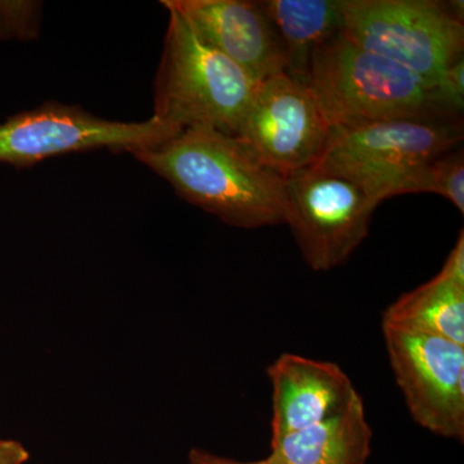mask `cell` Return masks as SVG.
I'll return each mask as SVG.
<instances>
[{
    "label": "cell",
    "mask_w": 464,
    "mask_h": 464,
    "mask_svg": "<svg viewBox=\"0 0 464 464\" xmlns=\"http://www.w3.org/2000/svg\"><path fill=\"white\" fill-rule=\"evenodd\" d=\"M371 424L356 396L340 413L299 431L271 440L267 464H366L372 453Z\"/></svg>",
    "instance_id": "cell-13"
},
{
    "label": "cell",
    "mask_w": 464,
    "mask_h": 464,
    "mask_svg": "<svg viewBox=\"0 0 464 464\" xmlns=\"http://www.w3.org/2000/svg\"><path fill=\"white\" fill-rule=\"evenodd\" d=\"M267 377L273 387L271 440L322 422L360 395L340 365L295 353L277 357Z\"/></svg>",
    "instance_id": "cell-11"
},
{
    "label": "cell",
    "mask_w": 464,
    "mask_h": 464,
    "mask_svg": "<svg viewBox=\"0 0 464 464\" xmlns=\"http://www.w3.org/2000/svg\"><path fill=\"white\" fill-rule=\"evenodd\" d=\"M462 139L459 119H393L332 128L313 167L356 182L380 206L396 195L414 194L427 164Z\"/></svg>",
    "instance_id": "cell-4"
},
{
    "label": "cell",
    "mask_w": 464,
    "mask_h": 464,
    "mask_svg": "<svg viewBox=\"0 0 464 464\" xmlns=\"http://www.w3.org/2000/svg\"><path fill=\"white\" fill-rule=\"evenodd\" d=\"M29 450L16 440L0 439V464H26Z\"/></svg>",
    "instance_id": "cell-18"
},
{
    "label": "cell",
    "mask_w": 464,
    "mask_h": 464,
    "mask_svg": "<svg viewBox=\"0 0 464 464\" xmlns=\"http://www.w3.org/2000/svg\"><path fill=\"white\" fill-rule=\"evenodd\" d=\"M188 460V464H267L264 459L255 460V462H241V460L217 456V454L198 448L191 449Z\"/></svg>",
    "instance_id": "cell-19"
},
{
    "label": "cell",
    "mask_w": 464,
    "mask_h": 464,
    "mask_svg": "<svg viewBox=\"0 0 464 464\" xmlns=\"http://www.w3.org/2000/svg\"><path fill=\"white\" fill-rule=\"evenodd\" d=\"M132 155L183 199L226 224L244 228L285 224L283 177L262 166L237 137L188 128Z\"/></svg>",
    "instance_id": "cell-1"
},
{
    "label": "cell",
    "mask_w": 464,
    "mask_h": 464,
    "mask_svg": "<svg viewBox=\"0 0 464 464\" xmlns=\"http://www.w3.org/2000/svg\"><path fill=\"white\" fill-rule=\"evenodd\" d=\"M382 324L438 335L464 346V235L440 273L384 310Z\"/></svg>",
    "instance_id": "cell-12"
},
{
    "label": "cell",
    "mask_w": 464,
    "mask_h": 464,
    "mask_svg": "<svg viewBox=\"0 0 464 464\" xmlns=\"http://www.w3.org/2000/svg\"><path fill=\"white\" fill-rule=\"evenodd\" d=\"M284 190L285 224L313 270L344 264L368 237L378 204L356 182L311 167L285 177Z\"/></svg>",
    "instance_id": "cell-7"
},
{
    "label": "cell",
    "mask_w": 464,
    "mask_h": 464,
    "mask_svg": "<svg viewBox=\"0 0 464 464\" xmlns=\"http://www.w3.org/2000/svg\"><path fill=\"white\" fill-rule=\"evenodd\" d=\"M161 5L169 23L155 81L152 118L177 132L212 128L237 136L257 82L201 41L176 9L164 0Z\"/></svg>",
    "instance_id": "cell-3"
},
{
    "label": "cell",
    "mask_w": 464,
    "mask_h": 464,
    "mask_svg": "<svg viewBox=\"0 0 464 464\" xmlns=\"http://www.w3.org/2000/svg\"><path fill=\"white\" fill-rule=\"evenodd\" d=\"M436 96L442 110L451 118H459L464 106V58L445 70L435 85Z\"/></svg>",
    "instance_id": "cell-17"
},
{
    "label": "cell",
    "mask_w": 464,
    "mask_h": 464,
    "mask_svg": "<svg viewBox=\"0 0 464 464\" xmlns=\"http://www.w3.org/2000/svg\"><path fill=\"white\" fill-rule=\"evenodd\" d=\"M331 132L307 85L280 72L256 85L235 137L262 166L285 179L316 164Z\"/></svg>",
    "instance_id": "cell-8"
},
{
    "label": "cell",
    "mask_w": 464,
    "mask_h": 464,
    "mask_svg": "<svg viewBox=\"0 0 464 464\" xmlns=\"http://www.w3.org/2000/svg\"><path fill=\"white\" fill-rule=\"evenodd\" d=\"M286 74L306 83L311 60L317 50L342 33V0H266Z\"/></svg>",
    "instance_id": "cell-14"
},
{
    "label": "cell",
    "mask_w": 464,
    "mask_h": 464,
    "mask_svg": "<svg viewBox=\"0 0 464 464\" xmlns=\"http://www.w3.org/2000/svg\"><path fill=\"white\" fill-rule=\"evenodd\" d=\"M41 3H0V36L32 41L41 29Z\"/></svg>",
    "instance_id": "cell-16"
},
{
    "label": "cell",
    "mask_w": 464,
    "mask_h": 464,
    "mask_svg": "<svg viewBox=\"0 0 464 464\" xmlns=\"http://www.w3.org/2000/svg\"><path fill=\"white\" fill-rule=\"evenodd\" d=\"M304 84L331 128L393 119H459L442 110L433 85L342 33L314 54Z\"/></svg>",
    "instance_id": "cell-2"
},
{
    "label": "cell",
    "mask_w": 464,
    "mask_h": 464,
    "mask_svg": "<svg viewBox=\"0 0 464 464\" xmlns=\"http://www.w3.org/2000/svg\"><path fill=\"white\" fill-rule=\"evenodd\" d=\"M342 34L435 87L463 57V2L342 0Z\"/></svg>",
    "instance_id": "cell-5"
},
{
    "label": "cell",
    "mask_w": 464,
    "mask_h": 464,
    "mask_svg": "<svg viewBox=\"0 0 464 464\" xmlns=\"http://www.w3.org/2000/svg\"><path fill=\"white\" fill-rule=\"evenodd\" d=\"M414 192H433L451 201L460 213L464 212V159L462 151L436 158L418 177Z\"/></svg>",
    "instance_id": "cell-15"
},
{
    "label": "cell",
    "mask_w": 464,
    "mask_h": 464,
    "mask_svg": "<svg viewBox=\"0 0 464 464\" xmlns=\"http://www.w3.org/2000/svg\"><path fill=\"white\" fill-rule=\"evenodd\" d=\"M396 383L414 422L433 435L464 440V346L382 324Z\"/></svg>",
    "instance_id": "cell-9"
},
{
    "label": "cell",
    "mask_w": 464,
    "mask_h": 464,
    "mask_svg": "<svg viewBox=\"0 0 464 464\" xmlns=\"http://www.w3.org/2000/svg\"><path fill=\"white\" fill-rule=\"evenodd\" d=\"M201 41L221 52L253 79L285 72L282 47L259 2L248 0H164Z\"/></svg>",
    "instance_id": "cell-10"
},
{
    "label": "cell",
    "mask_w": 464,
    "mask_h": 464,
    "mask_svg": "<svg viewBox=\"0 0 464 464\" xmlns=\"http://www.w3.org/2000/svg\"><path fill=\"white\" fill-rule=\"evenodd\" d=\"M179 133L155 118L109 121L79 106L48 101L0 123V164L29 168L58 155L101 149L133 154L161 145Z\"/></svg>",
    "instance_id": "cell-6"
}]
</instances>
